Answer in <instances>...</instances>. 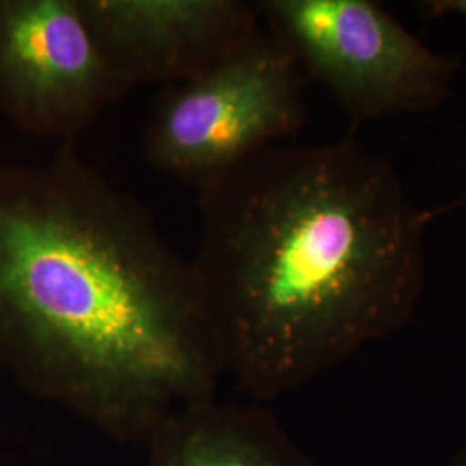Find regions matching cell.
<instances>
[{"label": "cell", "instance_id": "7a4b0ae2", "mask_svg": "<svg viewBox=\"0 0 466 466\" xmlns=\"http://www.w3.org/2000/svg\"><path fill=\"white\" fill-rule=\"evenodd\" d=\"M398 169L352 135L275 144L199 188L190 261L223 373L256 400L400 330L425 290L427 227Z\"/></svg>", "mask_w": 466, "mask_h": 466}, {"label": "cell", "instance_id": "9c48e42d", "mask_svg": "<svg viewBox=\"0 0 466 466\" xmlns=\"http://www.w3.org/2000/svg\"><path fill=\"white\" fill-rule=\"evenodd\" d=\"M446 466H466V446L458 451Z\"/></svg>", "mask_w": 466, "mask_h": 466}, {"label": "cell", "instance_id": "277c9868", "mask_svg": "<svg viewBox=\"0 0 466 466\" xmlns=\"http://www.w3.org/2000/svg\"><path fill=\"white\" fill-rule=\"evenodd\" d=\"M256 9L352 127L431 111L450 97L461 65L429 49L373 0H261Z\"/></svg>", "mask_w": 466, "mask_h": 466}, {"label": "cell", "instance_id": "3957f363", "mask_svg": "<svg viewBox=\"0 0 466 466\" xmlns=\"http://www.w3.org/2000/svg\"><path fill=\"white\" fill-rule=\"evenodd\" d=\"M299 65L261 28L199 76L159 88L144 134L152 167L198 190L299 134L308 100Z\"/></svg>", "mask_w": 466, "mask_h": 466}, {"label": "cell", "instance_id": "8992f818", "mask_svg": "<svg viewBox=\"0 0 466 466\" xmlns=\"http://www.w3.org/2000/svg\"><path fill=\"white\" fill-rule=\"evenodd\" d=\"M100 50L130 90L188 82L261 28L244 0H80Z\"/></svg>", "mask_w": 466, "mask_h": 466}, {"label": "cell", "instance_id": "5b68a950", "mask_svg": "<svg viewBox=\"0 0 466 466\" xmlns=\"http://www.w3.org/2000/svg\"><path fill=\"white\" fill-rule=\"evenodd\" d=\"M128 92L80 0H0V113L19 132L75 142Z\"/></svg>", "mask_w": 466, "mask_h": 466}, {"label": "cell", "instance_id": "ba28073f", "mask_svg": "<svg viewBox=\"0 0 466 466\" xmlns=\"http://www.w3.org/2000/svg\"><path fill=\"white\" fill-rule=\"evenodd\" d=\"M423 7L431 17H466V0H431L425 2Z\"/></svg>", "mask_w": 466, "mask_h": 466}, {"label": "cell", "instance_id": "6da1fadb", "mask_svg": "<svg viewBox=\"0 0 466 466\" xmlns=\"http://www.w3.org/2000/svg\"><path fill=\"white\" fill-rule=\"evenodd\" d=\"M0 368L127 444L217 400L223 370L190 263L75 142L0 165Z\"/></svg>", "mask_w": 466, "mask_h": 466}, {"label": "cell", "instance_id": "52a82bcc", "mask_svg": "<svg viewBox=\"0 0 466 466\" xmlns=\"http://www.w3.org/2000/svg\"><path fill=\"white\" fill-rule=\"evenodd\" d=\"M146 466H317L265 408L211 400L173 418Z\"/></svg>", "mask_w": 466, "mask_h": 466}]
</instances>
